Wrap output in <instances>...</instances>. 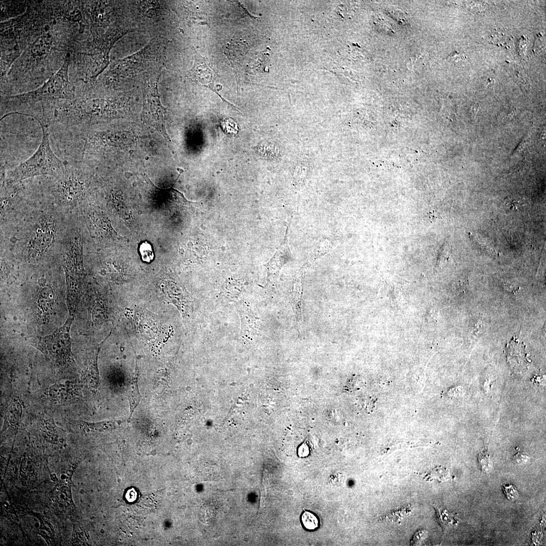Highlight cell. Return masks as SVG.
<instances>
[{"instance_id":"e0dca14e","label":"cell","mask_w":546,"mask_h":546,"mask_svg":"<svg viewBox=\"0 0 546 546\" xmlns=\"http://www.w3.org/2000/svg\"><path fill=\"white\" fill-rule=\"evenodd\" d=\"M478 459L483 470L487 471L490 469L491 461L489 456L486 451L481 452L479 454Z\"/></svg>"},{"instance_id":"ffe728a7","label":"cell","mask_w":546,"mask_h":546,"mask_svg":"<svg viewBox=\"0 0 546 546\" xmlns=\"http://www.w3.org/2000/svg\"><path fill=\"white\" fill-rule=\"evenodd\" d=\"M515 462L519 464L526 463L529 459L528 455L525 452L518 451L514 456Z\"/></svg>"},{"instance_id":"7c38bea8","label":"cell","mask_w":546,"mask_h":546,"mask_svg":"<svg viewBox=\"0 0 546 546\" xmlns=\"http://www.w3.org/2000/svg\"><path fill=\"white\" fill-rule=\"evenodd\" d=\"M439 523L443 529H447L457 524V519L449 511L442 507L435 508Z\"/></svg>"},{"instance_id":"2e32d148","label":"cell","mask_w":546,"mask_h":546,"mask_svg":"<svg viewBox=\"0 0 546 546\" xmlns=\"http://www.w3.org/2000/svg\"><path fill=\"white\" fill-rule=\"evenodd\" d=\"M221 125L224 131L228 134L234 135L238 131L237 123L231 118L223 119L221 122Z\"/></svg>"},{"instance_id":"7a4b0ae2","label":"cell","mask_w":546,"mask_h":546,"mask_svg":"<svg viewBox=\"0 0 546 546\" xmlns=\"http://www.w3.org/2000/svg\"><path fill=\"white\" fill-rule=\"evenodd\" d=\"M68 68L66 60L61 70L41 87L27 93L7 97L6 104L8 108L16 113L22 106H30L38 102L44 106L76 98V92L67 79Z\"/></svg>"},{"instance_id":"3957f363","label":"cell","mask_w":546,"mask_h":546,"mask_svg":"<svg viewBox=\"0 0 546 546\" xmlns=\"http://www.w3.org/2000/svg\"><path fill=\"white\" fill-rule=\"evenodd\" d=\"M84 165L79 161H66L63 172L55 177L50 189L59 204L65 206H75L86 198L89 178Z\"/></svg>"},{"instance_id":"5bb4252c","label":"cell","mask_w":546,"mask_h":546,"mask_svg":"<svg viewBox=\"0 0 546 546\" xmlns=\"http://www.w3.org/2000/svg\"><path fill=\"white\" fill-rule=\"evenodd\" d=\"M301 521L305 528L308 530H314L318 527V519L312 513L306 511L301 516Z\"/></svg>"},{"instance_id":"52a82bcc","label":"cell","mask_w":546,"mask_h":546,"mask_svg":"<svg viewBox=\"0 0 546 546\" xmlns=\"http://www.w3.org/2000/svg\"><path fill=\"white\" fill-rule=\"evenodd\" d=\"M241 318L242 336L250 338L257 334L258 329L257 319L251 308L245 302H240L236 306Z\"/></svg>"},{"instance_id":"d6986e66","label":"cell","mask_w":546,"mask_h":546,"mask_svg":"<svg viewBox=\"0 0 546 546\" xmlns=\"http://www.w3.org/2000/svg\"><path fill=\"white\" fill-rule=\"evenodd\" d=\"M427 532L423 529H419L414 534L412 540V545H416L421 543L427 536Z\"/></svg>"},{"instance_id":"9c48e42d","label":"cell","mask_w":546,"mask_h":546,"mask_svg":"<svg viewBox=\"0 0 546 546\" xmlns=\"http://www.w3.org/2000/svg\"><path fill=\"white\" fill-rule=\"evenodd\" d=\"M88 217L90 224L98 235L106 238H116V233L113 229L110 221L102 212L94 210L89 212Z\"/></svg>"},{"instance_id":"ba28073f","label":"cell","mask_w":546,"mask_h":546,"mask_svg":"<svg viewBox=\"0 0 546 546\" xmlns=\"http://www.w3.org/2000/svg\"><path fill=\"white\" fill-rule=\"evenodd\" d=\"M38 311L40 318L47 320L53 312L54 299L50 285L41 283L38 292Z\"/></svg>"},{"instance_id":"9a60e30c","label":"cell","mask_w":546,"mask_h":546,"mask_svg":"<svg viewBox=\"0 0 546 546\" xmlns=\"http://www.w3.org/2000/svg\"><path fill=\"white\" fill-rule=\"evenodd\" d=\"M140 252L142 259L146 262H149L154 258V252L151 245L148 242H144L140 245Z\"/></svg>"},{"instance_id":"30bf717a","label":"cell","mask_w":546,"mask_h":546,"mask_svg":"<svg viewBox=\"0 0 546 546\" xmlns=\"http://www.w3.org/2000/svg\"><path fill=\"white\" fill-rule=\"evenodd\" d=\"M195 61L193 68L190 71L193 78L208 86L217 94L213 85V74L205 60L199 55H195Z\"/></svg>"},{"instance_id":"8992f818","label":"cell","mask_w":546,"mask_h":546,"mask_svg":"<svg viewBox=\"0 0 546 546\" xmlns=\"http://www.w3.org/2000/svg\"><path fill=\"white\" fill-rule=\"evenodd\" d=\"M56 236L55 222L49 216L39 218L35 224L26 247V258L38 260L53 246Z\"/></svg>"},{"instance_id":"4fadbf2b","label":"cell","mask_w":546,"mask_h":546,"mask_svg":"<svg viewBox=\"0 0 546 546\" xmlns=\"http://www.w3.org/2000/svg\"><path fill=\"white\" fill-rule=\"evenodd\" d=\"M80 425L86 430H100L112 428L116 423L120 422L117 421H109L100 422L98 423H88L84 421H78Z\"/></svg>"},{"instance_id":"8fae6325","label":"cell","mask_w":546,"mask_h":546,"mask_svg":"<svg viewBox=\"0 0 546 546\" xmlns=\"http://www.w3.org/2000/svg\"><path fill=\"white\" fill-rule=\"evenodd\" d=\"M127 395L129 401L130 407V416L128 421L131 418L132 414L139 404L141 395L139 392L138 384V377L135 375L130 380L127 387Z\"/></svg>"},{"instance_id":"6da1fadb","label":"cell","mask_w":546,"mask_h":546,"mask_svg":"<svg viewBox=\"0 0 546 546\" xmlns=\"http://www.w3.org/2000/svg\"><path fill=\"white\" fill-rule=\"evenodd\" d=\"M42 130L41 142L35 152L27 159L7 173H3V184H16L34 176L49 175L55 177L64 171L66 161L60 159L52 149L49 126L35 117Z\"/></svg>"},{"instance_id":"277c9868","label":"cell","mask_w":546,"mask_h":546,"mask_svg":"<svg viewBox=\"0 0 546 546\" xmlns=\"http://www.w3.org/2000/svg\"><path fill=\"white\" fill-rule=\"evenodd\" d=\"M68 313L74 314L79 301L83 276L82 244L78 231L73 232L64 250L63 259Z\"/></svg>"},{"instance_id":"ac0fdd59","label":"cell","mask_w":546,"mask_h":546,"mask_svg":"<svg viewBox=\"0 0 546 546\" xmlns=\"http://www.w3.org/2000/svg\"><path fill=\"white\" fill-rule=\"evenodd\" d=\"M504 492L507 497L511 501H514L518 498L519 493L516 488L513 485L503 486Z\"/></svg>"},{"instance_id":"5b68a950","label":"cell","mask_w":546,"mask_h":546,"mask_svg":"<svg viewBox=\"0 0 546 546\" xmlns=\"http://www.w3.org/2000/svg\"><path fill=\"white\" fill-rule=\"evenodd\" d=\"M74 316L68 315L64 325L52 334L44 337H30L29 339L55 365L68 366L74 362L70 336Z\"/></svg>"},{"instance_id":"44dd1931","label":"cell","mask_w":546,"mask_h":546,"mask_svg":"<svg viewBox=\"0 0 546 546\" xmlns=\"http://www.w3.org/2000/svg\"><path fill=\"white\" fill-rule=\"evenodd\" d=\"M462 393V389L458 387L451 389L449 392L448 394L452 396H458Z\"/></svg>"}]
</instances>
